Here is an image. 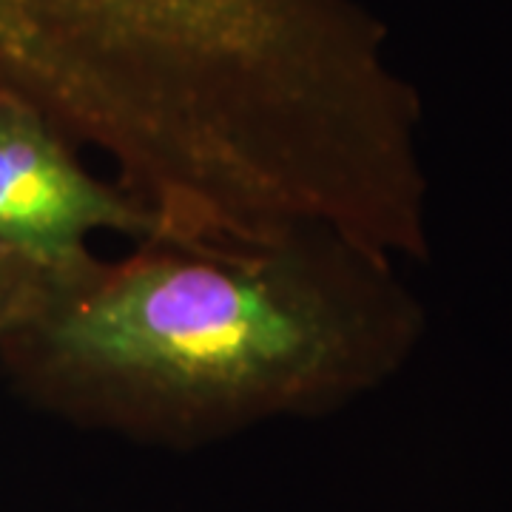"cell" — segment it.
I'll return each instance as SVG.
<instances>
[{
  "mask_svg": "<svg viewBox=\"0 0 512 512\" xmlns=\"http://www.w3.org/2000/svg\"><path fill=\"white\" fill-rule=\"evenodd\" d=\"M424 336L399 262L339 231L154 234L111 259L32 268L0 322V370L46 416L191 453L345 410L393 382Z\"/></svg>",
  "mask_w": 512,
  "mask_h": 512,
  "instance_id": "obj_1",
  "label": "cell"
},
{
  "mask_svg": "<svg viewBox=\"0 0 512 512\" xmlns=\"http://www.w3.org/2000/svg\"><path fill=\"white\" fill-rule=\"evenodd\" d=\"M97 234L140 242L160 222L117 180L97 177L43 111L0 94V254L55 271L92 256Z\"/></svg>",
  "mask_w": 512,
  "mask_h": 512,
  "instance_id": "obj_2",
  "label": "cell"
},
{
  "mask_svg": "<svg viewBox=\"0 0 512 512\" xmlns=\"http://www.w3.org/2000/svg\"><path fill=\"white\" fill-rule=\"evenodd\" d=\"M134 0H0V57L23 52Z\"/></svg>",
  "mask_w": 512,
  "mask_h": 512,
  "instance_id": "obj_3",
  "label": "cell"
},
{
  "mask_svg": "<svg viewBox=\"0 0 512 512\" xmlns=\"http://www.w3.org/2000/svg\"><path fill=\"white\" fill-rule=\"evenodd\" d=\"M29 274H32L29 265H23L18 259H12V256L0 254V322L6 319L9 308L15 305V299L23 291Z\"/></svg>",
  "mask_w": 512,
  "mask_h": 512,
  "instance_id": "obj_4",
  "label": "cell"
}]
</instances>
